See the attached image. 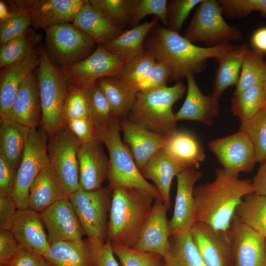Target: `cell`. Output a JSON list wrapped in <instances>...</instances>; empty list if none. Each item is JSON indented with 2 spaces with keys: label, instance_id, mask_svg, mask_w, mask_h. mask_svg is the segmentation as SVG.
<instances>
[{
  "label": "cell",
  "instance_id": "7c38bea8",
  "mask_svg": "<svg viewBox=\"0 0 266 266\" xmlns=\"http://www.w3.org/2000/svg\"><path fill=\"white\" fill-rule=\"evenodd\" d=\"M128 61L98 45L88 57L61 70L69 86L85 89L100 78L118 74Z\"/></svg>",
  "mask_w": 266,
  "mask_h": 266
},
{
  "label": "cell",
  "instance_id": "f35d334b",
  "mask_svg": "<svg viewBox=\"0 0 266 266\" xmlns=\"http://www.w3.org/2000/svg\"><path fill=\"white\" fill-rule=\"evenodd\" d=\"M233 96L231 110L241 123L249 119L262 108L264 100L263 83Z\"/></svg>",
  "mask_w": 266,
  "mask_h": 266
},
{
  "label": "cell",
  "instance_id": "cb8c5ba5",
  "mask_svg": "<svg viewBox=\"0 0 266 266\" xmlns=\"http://www.w3.org/2000/svg\"><path fill=\"white\" fill-rule=\"evenodd\" d=\"M186 78L187 94L182 107L175 113L176 121H195L207 126H211L220 113L218 100L212 95L206 96L200 91L194 75L189 74Z\"/></svg>",
  "mask_w": 266,
  "mask_h": 266
},
{
  "label": "cell",
  "instance_id": "f1b7e54d",
  "mask_svg": "<svg viewBox=\"0 0 266 266\" xmlns=\"http://www.w3.org/2000/svg\"><path fill=\"white\" fill-rule=\"evenodd\" d=\"M184 170L166 153L163 148L156 152L140 170L143 177L152 181L163 202L170 208V192L174 176Z\"/></svg>",
  "mask_w": 266,
  "mask_h": 266
},
{
  "label": "cell",
  "instance_id": "60d3db41",
  "mask_svg": "<svg viewBox=\"0 0 266 266\" xmlns=\"http://www.w3.org/2000/svg\"><path fill=\"white\" fill-rule=\"evenodd\" d=\"M156 62L151 55L144 51L142 54L129 60L120 73L114 76L139 92Z\"/></svg>",
  "mask_w": 266,
  "mask_h": 266
},
{
  "label": "cell",
  "instance_id": "ac0fdd59",
  "mask_svg": "<svg viewBox=\"0 0 266 266\" xmlns=\"http://www.w3.org/2000/svg\"><path fill=\"white\" fill-rule=\"evenodd\" d=\"M77 157L80 188L94 191L102 188L109 168V157L104 150L103 143L95 137L90 141L80 143Z\"/></svg>",
  "mask_w": 266,
  "mask_h": 266
},
{
  "label": "cell",
  "instance_id": "30bf717a",
  "mask_svg": "<svg viewBox=\"0 0 266 266\" xmlns=\"http://www.w3.org/2000/svg\"><path fill=\"white\" fill-rule=\"evenodd\" d=\"M80 142L64 125L48 135L49 161L69 196L79 188L77 153Z\"/></svg>",
  "mask_w": 266,
  "mask_h": 266
},
{
  "label": "cell",
  "instance_id": "5bb4252c",
  "mask_svg": "<svg viewBox=\"0 0 266 266\" xmlns=\"http://www.w3.org/2000/svg\"><path fill=\"white\" fill-rule=\"evenodd\" d=\"M233 266H266V238L234 215L229 230Z\"/></svg>",
  "mask_w": 266,
  "mask_h": 266
},
{
  "label": "cell",
  "instance_id": "6125c7cd",
  "mask_svg": "<svg viewBox=\"0 0 266 266\" xmlns=\"http://www.w3.org/2000/svg\"><path fill=\"white\" fill-rule=\"evenodd\" d=\"M48 266H53L50 263Z\"/></svg>",
  "mask_w": 266,
  "mask_h": 266
},
{
  "label": "cell",
  "instance_id": "f907efd6",
  "mask_svg": "<svg viewBox=\"0 0 266 266\" xmlns=\"http://www.w3.org/2000/svg\"><path fill=\"white\" fill-rule=\"evenodd\" d=\"M49 262L32 249L19 245L13 259L6 266H48Z\"/></svg>",
  "mask_w": 266,
  "mask_h": 266
},
{
  "label": "cell",
  "instance_id": "836d02e7",
  "mask_svg": "<svg viewBox=\"0 0 266 266\" xmlns=\"http://www.w3.org/2000/svg\"><path fill=\"white\" fill-rule=\"evenodd\" d=\"M29 129L10 121H0V155L17 171L25 149Z\"/></svg>",
  "mask_w": 266,
  "mask_h": 266
},
{
  "label": "cell",
  "instance_id": "d6a6232c",
  "mask_svg": "<svg viewBox=\"0 0 266 266\" xmlns=\"http://www.w3.org/2000/svg\"><path fill=\"white\" fill-rule=\"evenodd\" d=\"M155 17L123 33L103 46L109 53L130 60L144 52L143 43L150 30L158 23Z\"/></svg>",
  "mask_w": 266,
  "mask_h": 266
},
{
  "label": "cell",
  "instance_id": "1f68e13d",
  "mask_svg": "<svg viewBox=\"0 0 266 266\" xmlns=\"http://www.w3.org/2000/svg\"><path fill=\"white\" fill-rule=\"evenodd\" d=\"M96 83L114 115L120 120L126 119L138 91L114 76L100 78Z\"/></svg>",
  "mask_w": 266,
  "mask_h": 266
},
{
  "label": "cell",
  "instance_id": "8992f818",
  "mask_svg": "<svg viewBox=\"0 0 266 266\" xmlns=\"http://www.w3.org/2000/svg\"><path fill=\"white\" fill-rule=\"evenodd\" d=\"M40 63L36 68L42 110L41 126L52 133L64 125L63 111L69 85L62 70L49 59L43 46L39 45Z\"/></svg>",
  "mask_w": 266,
  "mask_h": 266
},
{
  "label": "cell",
  "instance_id": "c3c4849f",
  "mask_svg": "<svg viewBox=\"0 0 266 266\" xmlns=\"http://www.w3.org/2000/svg\"><path fill=\"white\" fill-rule=\"evenodd\" d=\"M202 0H171L167 4V28L179 33L191 11Z\"/></svg>",
  "mask_w": 266,
  "mask_h": 266
},
{
  "label": "cell",
  "instance_id": "4316f807",
  "mask_svg": "<svg viewBox=\"0 0 266 266\" xmlns=\"http://www.w3.org/2000/svg\"><path fill=\"white\" fill-rule=\"evenodd\" d=\"M66 198L69 195L49 162L32 183L27 206L39 213L58 200Z\"/></svg>",
  "mask_w": 266,
  "mask_h": 266
},
{
  "label": "cell",
  "instance_id": "7dc6e473",
  "mask_svg": "<svg viewBox=\"0 0 266 266\" xmlns=\"http://www.w3.org/2000/svg\"><path fill=\"white\" fill-rule=\"evenodd\" d=\"M223 15L231 19L244 18L260 11L266 16V0H219Z\"/></svg>",
  "mask_w": 266,
  "mask_h": 266
},
{
  "label": "cell",
  "instance_id": "9c48e42d",
  "mask_svg": "<svg viewBox=\"0 0 266 266\" xmlns=\"http://www.w3.org/2000/svg\"><path fill=\"white\" fill-rule=\"evenodd\" d=\"M191 42H200L207 47L230 44L243 39L240 31L228 24L216 0H202L198 5L184 36Z\"/></svg>",
  "mask_w": 266,
  "mask_h": 266
},
{
  "label": "cell",
  "instance_id": "ffe728a7",
  "mask_svg": "<svg viewBox=\"0 0 266 266\" xmlns=\"http://www.w3.org/2000/svg\"><path fill=\"white\" fill-rule=\"evenodd\" d=\"M169 209L162 199H156L133 248L157 254L165 258L169 247V230L166 218Z\"/></svg>",
  "mask_w": 266,
  "mask_h": 266
},
{
  "label": "cell",
  "instance_id": "f5cc1de1",
  "mask_svg": "<svg viewBox=\"0 0 266 266\" xmlns=\"http://www.w3.org/2000/svg\"><path fill=\"white\" fill-rule=\"evenodd\" d=\"M64 122L80 143L90 141L94 137V124L92 118L69 119L64 120Z\"/></svg>",
  "mask_w": 266,
  "mask_h": 266
},
{
  "label": "cell",
  "instance_id": "d590c367",
  "mask_svg": "<svg viewBox=\"0 0 266 266\" xmlns=\"http://www.w3.org/2000/svg\"><path fill=\"white\" fill-rule=\"evenodd\" d=\"M234 215L242 223L266 238V195L255 192L246 195Z\"/></svg>",
  "mask_w": 266,
  "mask_h": 266
},
{
  "label": "cell",
  "instance_id": "8d00e7d4",
  "mask_svg": "<svg viewBox=\"0 0 266 266\" xmlns=\"http://www.w3.org/2000/svg\"><path fill=\"white\" fill-rule=\"evenodd\" d=\"M41 35L29 28L22 35L13 38L0 48V68L10 66L20 60L37 48Z\"/></svg>",
  "mask_w": 266,
  "mask_h": 266
},
{
  "label": "cell",
  "instance_id": "8fae6325",
  "mask_svg": "<svg viewBox=\"0 0 266 266\" xmlns=\"http://www.w3.org/2000/svg\"><path fill=\"white\" fill-rule=\"evenodd\" d=\"M48 134L41 126L31 129L17 169L12 198L18 209L28 207L30 187L43 168L49 163L47 144Z\"/></svg>",
  "mask_w": 266,
  "mask_h": 266
},
{
  "label": "cell",
  "instance_id": "7a4b0ae2",
  "mask_svg": "<svg viewBox=\"0 0 266 266\" xmlns=\"http://www.w3.org/2000/svg\"><path fill=\"white\" fill-rule=\"evenodd\" d=\"M254 192L251 180L239 179L222 168L216 170L212 181L194 189L195 222L229 231L237 206L246 195Z\"/></svg>",
  "mask_w": 266,
  "mask_h": 266
},
{
  "label": "cell",
  "instance_id": "3957f363",
  "mask_svg": "<svg viewBox=\"0 0 266 266\" xmlns=\"http://www.w3.org/2000/svg\"><path fill=\"white\" fill-rule=\"evenodd\" d=\"M156 199L150 193L138 188L122 186L114 188L107 240L133 248Z\"/></svg>",
  "mask_w": 266,
  "mask_h": 266
},
{
  "label": "cell",
  "instance_id": "603a6c76",
  "mask_svg": "<svg viewBox=\"0 0 266 266\" xmlns=\"http://www.w3.org/2000/svg\"><path fill=\"white\" fill-rule=\"evenodd\" d=\"M10 231L18 245L47 257L50 244L39 212L29 207L18 209Z\"/></svg>",
  "mask_w": 266,
  "mask_h": 266
},
{
  "label": "cell",
  "instance_id": "6da1fadb",
  "mask_svg": "<svg viewBox=\"0 0 266 266\" xmlns=\"http://www.w3.org/2000/svg\"><path fill=\"white\" fill-rule=\"evenodd\" d=\"M230 44L213 47L196 46L179 33L158 24L148 33L143 43L144 51L169 69L170 80L177 82L189 74L195 75L206 67L209 59L233 50Z\"/></svg>",
  "mask_w": 266,
  "mask_h": 266
},
{
  "label": "cell",
  "instance_id": "f546056e",
  "mask_svg": "<svg viewBox=\"0 0 266 266\" xmlns=\"http://www.w3.org/2000/svg\"><path fill=\"white\" fill-rule=\"evenodd\" d=\"M72 23L89 35L97 46H104L123 33L86 0Z\"/></svg>",
  "mask_w": 266,
  "mask_h": 266
},
{
  "label": "cell",
  "instance_id": "f6af8a7d",
  "mask_svg": "<svg viewBox=\"0 0 266 266\" xmlns=\"http://www.w3.org/2000/svg\"><path fill=\"white\" fill-rule=\"evenodd\" d=\"M85 90L89 100L94 127H100L108 123L115 115L96 83Z\"/></svg>",
  "mask_w": 266,
  "mask_h": 266
},
{
  "label": "cell",
  "instance_id": "484cf974",
  "mask_svg": "<svg viewBox=\"0 0 266 266\" xmlns=\"http://www.w3.org/2000/svg\"><path fill=\"white\" fill-rule=\"evenodd\" d=\"M102 246L88 239L78 241H58L50 244L45 259L53 266H96Z\"/></svg>",
  "mask_w": 266,
  "mask_h": 266
},
{
  "label": "cell",
  "instance_id": "db71d44e",
  "mask_svg": "<svg viewBox=\"0 0 266 266\" xmlns=\"http://www.w3.org/2000/svg\"><path fill=\"white\" fill-rule=\"evenodd\" d=\"M18 244L10 230L0 231V266H7L16 254Z\"/></svg>",
  "mask_w": 266,
  "mask_h": 266
},
{
  "label": "cell",
  "instance_id": "ab89813d",
  "mask_svg": "<svg viewBox=\"0 0 266 266\" xmlns=\"http://www.w3.org/2000/svg\"><path fill=\"white\" fill-rule=\"evenodd\" d=\"M136 0H89L90 3L118 28L130 26Z\"/></svg>",
  "mask_w": 266,
  "mask_h": 266
},
{
  "label": "cell",
  "instance_id": "52a82bcc",
  "mask_svg": "<svg viewBox=\"0 0 266 266\" xmlns=\"http://www.w3.org/2000/svg\"><path fill=\"white\" fill-rule=\"evenodd\" d=\"M112 191L108 185L94 191L79 188L68 198L87 239L100 246L107 238Z\"/></svg>",
  "mask_w": 266,
  "mask_h": 266
},
{
  "label": "cell",
  "instance_id": "816d5d0a",
  "mask_svg": "<svg viewBox=\"0 0 266 266\" xmlns=\"http://www.w3.org/2000/svg\"><path fill=\"white\" fill-rule=\"evenodd\" d=\"M170 77L168 67L163 63L156 61L139 92H146L166 86L170 80Z\"/></svg>",
  "mask_w": 266,
  "mask_h": 266
},
{
  "label": "cell",
  "instance_id": "d6986e66",
  "mask_svg": "<svg viewBox=\"0 0 266 266\" xmlns=\"http://www.w3.org/2000/svg\"><path fill=\"white\" fill-rule=\"evenodd\" d=\"M203 173L195 168L185 169L178 174L177 191L172 217L168 221L170 236L189 232L195 223L194 189Z\"/></svg>",
  "mask_w": 266,
  "mask_h": 266
},
{
  "label": "cell",
  "instance_id": "bcb514c9",
  "mask_svg": "<svg viewBox=\"0 0 266 266\" xmlns=\"http://www.w3.org/2000/svg\"><path fill=\"white\" fill-rule=\"evenodd\" d=\"M167 2L166 0H136L129 27L138 25L147 15H154L166 28Z\"/></svg>",
  "mask_w": 266,
  "mask_h": 266
},
{
  "label": "cell",
  "instance_id": "681fc988",
  "mask_svg": "<svg viewBox=\"0 0 266 266\" xmlns=\"http://www.w3.org/2000/svg\"><path fill=\"white\" fill-rule=\"evenodd\" d=\"M19 8L21 10L16 15L0 23V46L22 35L32 26L28 10L26 8Z\"/></svg>",
  "mask_w": 266,
  "mask_h": 266
},
{
  "label": "cell",
  "instance_id": "4dcf8cb0",
  "mask_svg": "<svg viewBox=\"0 0 266 266\" xmlns=\"http://www.w3.org/2000/svg\"><path fill=\"white\" fill-rule=\"evenodd\" d=\"M248 49L246 44H242L214 59L218 66L215 72L211 95L218 100L228 87L237 84Z\"/></svg>",
  "mask_w": 266,
  "mask_h": 266
},
{
  "label": "cell",
  "instance_id": "7402d4cb",
  "mask_svg": "<svg viewBox=\"0 0 266 266\" xmlns=\"http://www.w3.org/2000/svg\"><path fill=\"white\" fill-rule=\"evenodd\" d=\"M40 60L38 46L18 62L0 68V119L9 110L21 84L38 67Z\"/></svg>",
  "mask_w": 266,
  "mask_h": 266
},
{
  "label": "cell",
  "instance_id": "6f0895ef",
  "mask_svg": "<svg viewBox=\"0 0 266 266\" xmlns=\"http://www.w3.org/2000/svg\"><path fill=\"white\" fill-rule=\"evenodd\" d=\"M114 256L110 242L106 240L100 250L96 266H119Z\"/></svg>",
  "mask_w": 266,
  "mask_h": 266
},
{
  "label": "cell",
  "instance_id": "2e32d148",
  "mask_svg": "<svg viewBox=\"0 0 266 266\" xmlns=\"http://www.w3.org/2000/svg\"><path fill=\"white\" fill-rule=\"evenodd\" d=\"M190 233L195 245L207 266H233L229 231L217 230L203 223L196 222Z\"/></svg>",
  "mask_w": 266,
  "mask_h": 266
},
{
  "label": "cell",
  "instance_id": "4fadbf2b",
  "mask_svg": "<svg viewBox=\"0 0 266 266\" xmlns=\"http://www.w3.org/2000/svg\"><path fill=\"white\" fill-rule=\"evenodd\" d=\"M208 146L222 168L233 175L250 172L257 163L255 149L250 139L241 131L211 140Z\"/></svg>",
  "mask_w": 266,
  "mask_h": 266
},
{
  "label": "cell",
  "instance_id": "5b68a950",
  "mask_svg": "<svg viewBox=\"0 0 266 266\" xmlns=\"http://www.w3.org/2000/svg\"><path fill=\"white\" fill-rule=\"evenodd\" d=\"M186 91L185 86L178 81L171 87L138 92L127 119L154 133L168 136L177 130L173 105Z\"/></svg>",
  "mask_w": 266,
  "mask_h": 266
},
{
  "label": "cell",
  "instance_id": "9a60e30c",
  "mask_svg": "<svg viewBox=\"0 0 266 266\" xmlns=\"http://www.w3.org/2000/svg\"><path fill=\"white\" fill-rule=\"evenodd\" d=\"M39 214L50 244L83 239L84 231L68 198L54 202Z\"/></svg>",
  "mask_w": 266,
  "mask_h": 266
},
{
  "label": "cell",
  "instance_id": "b9f144b4",
  "mask_svg": "<svg viewBox=\"0 0 266 266\" xmlns=\"http://www.w3.org/2000/svg\"><path fill=\"white\" fill-rule=\"evenodd\" d=\"M239 131L244 132L255 149L257 163L266 160V107L261 108L253 116L240 123Z\"/></svg>",
  "mask_w": 266,
  "mask_h": 266
},
{
  "label": "cell",
  "instance_id": "277c9868",
  "mask_svg": "<svg viewBox=\"0 0 266 266\" xmlns=\"http://www.w3.org/2000/svg\"><path fill=\"white\" fill-rule=\"evenodd\" d=\"M120 131V120L116 116L107 124L94 127V137L105 145L109 154L108 185L112 191L117 187L138 188L162 200L156 187L149 183L137 168L131 150L121 139Z\"/></svg>",
  "mask_w": 266,
  "mask_h": 266
},
{
  "label": "cell",
  "instance_id": "11a10c76",
  "mask_svg": "<svg viewBox=\"0 0 266 266\" xmlns=\"http://www.w3.org/2000/svg\"><path fill=\"white\" fill-rule=\"evenodd\" d=\"M16 173L0 155V196L12 197Z\"/></svg>",
  "mask_w": 266,
  "mask_h": 266
},
{
  "label": "cell",
  "instance_id": "7bdbcfd3",
  "mask_svg": "<svg viewBox=\"0 0 266 266\" xmlns=\"http://www.w3.org/2000/svg\"><path fill=\"white\" fill-rule=\"evenodd\" d=\"M111 244L114 255L123 266H162L163 257L157 254Z\"/></svg>",
  "mask_w": 266,
  "mask_h": 266
},
{
  "label": "cell",
  "instance_id": "e0dca14e",
  "mask_svg": "<svg viewBox=\"0 0 266 266\" xmlns=\"http://www.w3.org/2000/svg\"><path fill=\"white\" fill-rule=\"evenodd\" d=\"M42 110L36 69L21 84L9 110L0 121H10L29 129L41 126Z\"/></svg>",
  "mask_w": 266,
  "mask_h": 266
},
{
  "label": "cell",
  "instance_id": "ee69618b",
  "mask_svg": "<svg viewBox=\"0 0 266 266\" xmlns=\"http://www.w3.org/2000/svg\"><path fill=\"white\" fill-rule=\"evenodd\" d=\"M63 116L64 121L69 119L92 118L85 89L69 86L63 108Z\"/></svg>",
  "mask_w": 266,
  "mask_h": 266
},
{
  "label": "cell",
  "instance_id": "e575fe53",
  "mask_svg": "<svg viewBox=\"0 0 266 266\" xmlns=\"http://www.w3.org/2000/svg\"><path fill=\"white\" fill-rule=\"evenodd\" d=\"M162 266H207L193 240L190 231L172 234Z\"/></svg>",
  "mask_w": 266,
  "mask_h": 266
},
{
  "label": "cell",
  "instance_id": "9f6ffc18",
  "mask_svg": "<svg viewBox=\"0 0 266 266\" xmlns=\"http://www.w3.org/2000/svg\"><path fill=\"white\" fill-rule=\"evenodd\" d=\"M17 209L12 197L0 196V230H10Z\"/></svg>",
  "mask_w": 266,
  "mask_h": 266
},
{
  "label": "cell",
  "instance_id": "680465c9",
  "mask_svg": "<svg viewBox=\"0 0 266 266\" xmlns=\"http://www.w3.org/2000/svg\"><path fill=\"white\" fill-rule=\"evenodd\" d=\"M252 181L255 193L266 195V160L260 164Z\"/></svg>",
  "mask_w": 266,
  "mask_h": 266
},
{
  "label": "cell",
  "instance_id": "d4e9b609",
  "mask_svg": "<svg viewBox=\"0 0 266 266\" xmlns=\"http://www.w3.org/2000/svg\"><path fill=\"white\" fill-rule=\"evenodd\" d=\"M123 142L131 148L135 163L140 170L149 159L163 148L168 136L154 133L127 118L120 120Z\"/></svg>",
  "mask_w": 266,
  "mask_h": 266
},
{
  "label": "cell",
  "instance_id": "74e56055",
  "mask_svg": "<svg viewBox=\"0 0 266 266\" xmlns=\"http://www.w3.org/2000/svg\"><path fill=\"white\" fill-rule=\"evenodd\" d=\"M266 76V61L264 54L256 50H247L242 64L239 78L233 95L258 84H262Z\"/></svg>",
  "mask_w": 266,
  "mask_h": 266
},
{
  "label": "cell",
  "instance_id": "44dd1931",
  "mask_svg": "<svg viewBox=\"0 0 266 266\" xmlns=\"http://www.w3.org/2000/svg\"><path fill=\"white\" fill-rule=\"evenodd\" d=\"M86 0H29L27 7L34 29L72 23Z\"/></svg>",
  "mask_w": 266,
  "mask_h": 266
},
{
  "label": "cell",
  "instance_id": "91938a15",
  "mask_svg": "<svg viewBox=\"0 0 266 266\" xmlns=\"http://www.w3.org/2000/svg\"><path fill=\"white\" fill-rule=\"evenodd\" d=\"M251 43L254 49L266 53V27L261 28L253 33Z\"/></svg>",
  "mask_w": 266,
  "mask_h": 266
},
{
  "label": "cell",
  "instance_id": "94428289",
  "mask_svg": "<svg viewBox=\"0 0 266 266\" xmlns=\"http://www.w3.org/2000/svg\"><path fill=\"white\" fill-rule=\"evenodd\" d=\"M263 87L264 93V100L262 108H264V107H266V76L263 83Z\"/></svg>",
  "mask_w": 266,
  "mask_h": 266
},
{
  "label": "cell",
  "instance_id": "ba28073f",
  "mask_svg": "<svg viewBox=\"0 0 266 266\" xmlns=\"http://www.w3.org/2000/svg\"><path fill=\"white\" fill-rule=\"evenodd\" d=\"M43 46L51 62L61 70L88 57L97 47L95 42L73 23L48 27Z\"/></svg>",
  "mask_w": 266,
  "mask_h": 266
},
{
  "label": "cell",
  "instance_id": "83f0119b",
  "mask_svg": "<svg viewBox=\"0 0 266 266\" xmlns=\"http://www.w3.org/2000/svg\"><path fill=\"white\" fill-rule=\"evenodd\" d=\"M164 150L184 170L198 168L205 159L204 148L191 133L177 130L168 136Z\"/></svg>",
  "mask_w": 266,
  "mask_h": 266
}]
</instances>
